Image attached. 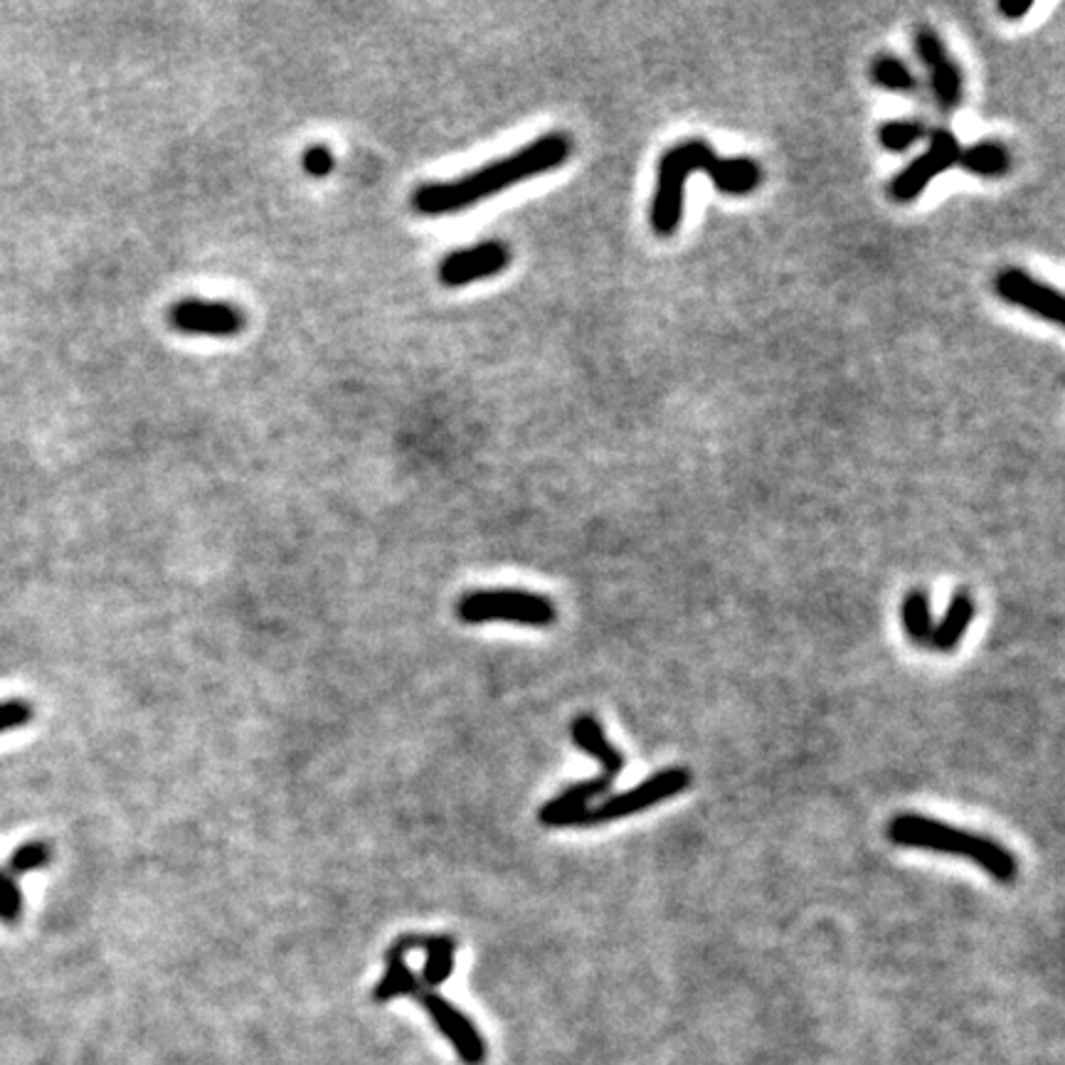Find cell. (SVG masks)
<instances>
[{
    "instance_id": "6da1fadb",
    "label": "cell",
    "mask_w": 1065,
    "mask_h": 1065,
    "mask_svg": "<svg viewBox=\"0 0 1065 1065\" xmlns=\"http://www.w3.org/2000/svg\"><path fill=\"white\" fill-rule=\"evenodd\" d=\"M570 153H573L570 136L563 131H551V134L537 136L531 144L509 153V156L487 163L484 168L461 175V178L420 185L412 193V207L414 213L424 217L467 211V207L487 201L491 195H499L513 188V185L535 178V175L560 168L570 158Z\"/></svg>"
},
{
    "instance_id": "7a4b0ae2",
    "label": "cell",
    "mask_w": 1065,
    "mask_h": 1065,
    "mask_svg": "<svg viewBox=\"0 0 1065 1065\" xmlns=\"http://www.w3.org/2000/svg\"><path fill=\"white\" fill-rule=\"evenodd\" d=\"M703 171L723 195H750L762 183V166L748 156L726 158L700 139L668 149L656 168V191L649 205V225L658 237H672L684 219V188L690 173Z\"/></svg>"
},
{
    "instance_id": "3957f363",
    "label": "cell",
    "mask_w": 1065,
    "mask_h": 1065,
    "mask_svg": "<svg viewBox=\"0 0 1065 1065\" xmlns=\"http://www.w3.org/2000/svg\"><path fill=\"white\" fill-rule=\"evenodd\" d=\"M888 837H891V841L898 843V847L925 849L970 859L999 883H1012L1018 873L1016 856L999 841L980 837V833L972 831H962L930 817L900 815L891 821V827H888Z\"/></svg>"
},
{
    "instance_id": "277c9868",
    "label": "cell",
    "mask_w": 1065,
    "mask_h": 1065,
    "mask_svg": "<svg viewBox=\"0 0 1065 1065\" xmlns=\"http://www.w3.org/2000/svg\"><path fill=\"white\" fill-rule=\"evenodd\" d=\"M690 785V772L686 767H664L656 775L646 777L644 782L627 789V792L612 795L610 799L600 801V805H592L587 809L577 811L575 817H570L565 829H582V827H600V823H610L624 817L642 815V811L652 809L662 801L672 799L680 792H686Z\"/></svg>"
},
{
    "instance_id": "5b68a950",
    "label": "cell",
    "mask_w": 1065,
    "mask_h": 1065,
    "mask_svg": "<svg viewBox=\"0 0 1065 1065\" xmlns=\"http://www.w3.org/2000/svg\"><path fill=\"white\" fill-rule=\"evenodd\" d=\"M459 619L467 624L515 622L525 627H551L555 605L543 595L525 590H479L459 600Z\"/></svg>"
},
{
    "instance_id": "8992f818",
    "label": "cell",
    "mask_w": 1065,
    "mask_h": 1065,
    "mask_svg": "<svg viewBox=\"0 0 1065 1065\" xmlns=\"http://www.w3.org/2000/svg\"><path fill=\"white\" fill-rule=\"evenodd\" d=\"M928 139H930L928 149L922 151L913 163H908V166L891 181V185H888V193H891L893 201L900 205L918 201L920 193L925 191L940 173L958 166L962 146H960V139L954 136L950 129L944 126L932 129Z\"/></svg>"
},
{
    "instance_id": "52a82bcc",
    "label": "cell",
    "mask_w": 1065,
    "mask_h": 1065,
    "mask_svg": "<svg viewBox=\"0 0 1065 1065\" xmlns=\"http://www.w3.org/2000/svg\"><path fill=\"white\" fill-rule=\"evenodd\" d=\"M915 52L922 62V68L930 74L932 96L940 106V112H954L962 104L964 80L960 64L952 60V54L944 48L942 38L935 28L920 25L915 30Z\"/></svg>"
},
{
    "instance_id": "ba28073f",
    "label": "cell",
    "mask_w": 1065,
    "mask_h": 1065,
    "mask_svg": "<svg viewBox=\"0 0 1065 1065\" xmlns=\"http://www.w3.org/2000/svg\"><path fill=\"white\" fill-rule=\"evenodd\" d=\"M994 291L999 299H1004L1006 304L1018 306V309L1034 314L1048 324L1063 326V294L1056 287H1051V284L1034 279L1028 272L1018 267L1002 269L994 279Z\"/></svg>"
},
{
    "instance_id": "9c48e42d",
    "label": "cell",
    "mask_w": 1065,
    "mask_h": 1065,
    "mask_svg": "<svg viewBox=\"0 0 1065 1065\" xmlns=\"http://www.w3.org/2000/svg\"><path fill=\"white\" fill-rule=\"evenodd\" d=\"M414 999L430 1014L439 1034L452 1043L461 1061L467 1065H481L487 1061V1043L467 1014H461L444 996H439L434 990H424V986L414 994Z\"/></svg>"
},
{
    "instance_id": "30bf717a",
    "label": "cell",
    "mask_w": 1065,
    "mask_h": 1065,
    "mask_svg": "<svg viewBox=\"0 0 1065 1065\" xmlns=\"http://www.w3.org/2000/svg\"><path fill=\"white\" fill-rule=\"evenodd\" d=\"M168 324L188 336L229 338L245 328V314L233 304L185 299L171 306Z\"/></svg>"
},
{
    "instance_id": "8fae6325",
    "label": "cell",
    "mask_w": 1065,
    "mask_h": 1065,
    "mask_svg": "<svg viewBox=\"0 0 1065 1065\" xmlns=\"http://www.w3.org/2000/svg\"><path fill=\"white\" fill-rule=\"evenodd\" d=\"M509 247L499 243V239H489V243H479L474 247L457 249L452 255H447L442 265H439V281L449 289L467 287V284L496 277V274L509 267Z\"/></svg>"
},
{
    "instance_id": "7c38bea8",
    "label": "cell",
    "mask_w": 1065,
    "mask_h": 1065,
    "mask_svg": "<svg viewBox=\"0 0 1065 1065\" xmlns=\"http://www.w3.org/2000/svg\"><path fill=\"white\" fill-rule=\"evenodd\" d=\"M570 738H573V743L582 752L590 755L592 760H597L602 765V775L612 779V782H617V777L624 770V755L607 740L605 728L600 726L597 718L592 716L575 718L573 726H570Z\"/></svg>"
},
{
    "instance_id": "4fadbf2b",
    "label": "cell",
    "mask_w": 1065,
    "mask_h": 1065,
    "mask_svg": "<svg viewBox=\"0 0 1065 1065\" xmlns=\"http://www.w3.org/2000/svg\"><path fill=\"white\" fill-rule=\"evenodd\" d=\"M974 612H976L974 600L967 595V592H958L948 605L944 617L935 624V629H932V636H930L932 649L952 652L954 646L962 642L964 632L970 629Z\"/></svg>"
},
{
    "instance_id": "5bb4252c",
    "label": "cell",
    "mask_w": 1065,
    "mask_h": 1065,
    "mask_svg": "<svg viewBox=\"0 0 1065 1065\" xmlns=\"http://www.w3.org/2000/svg\"><path fill=\"white\" fill-rule=\"evenodd\" d=\"M958 166L980 175V178H1002L1004 173L1012 171V153L999 141L984 139L960 151Z\"/></svg>"
},
{
    "instance_id": "9a60e30c",
    "label": "cell",
    "mask_w": 1065,
    "mask_h": 1065,
    "mask_svg": "<svg viewBox=\"0 0 1065 1065\" xmlns=\"http://www.w3.org/2000/svg\"><path fill=\"white\" fill-rule=\"evenodd\" d=\"M386 974H382V980L376 984V990H372V999H376L378 1004H388L400 996H414L422 990L420 976L408 967L405 954L390 948L386 954Z\"/></svg>"
},
{
    "instance_id": "2e32d148",
    "label": "cell",
    "mask_w": 1065,
    "mask_h": 1065,
    "mask_svg": "<svg viewBox=\"0 0 1065 1065\" xmlns=\"http://www.w3.org/2000/svg\"><path fill=\"white\" fill-rule=\"evenodd\" d=\"M420 950H424V970L420 974V982L430 990V986L444 984L449 976L454 972V954H457V942L449 935H422Z\"/></svg>"
},
{
    "instance_id": "e0dca14e",
    "label": "cell",
    "mask_w": 1065,
    "mask_h": 1065,
    "mask_svg": "<svg viewBox=\"0 0 1065 1065\" xmlns=\"http://www.w3.org/2000/svg\"><path fill=\"white\" fill-rule=\"evenodd\" d=\"M871 76L881 90L895 94H913L920 86L915 72L898 54H878L871 64Z\"/></svg>"
},
{
    "instance_id": "ac0fdd59",
    "label": "cell",
    "mask_w": 1065,
    "mask_h": 1065,
    "mask_svg": "<svg viewBox=\"0 0 1065 1065\" xmlns=\"http://www.w3.org/2000/svg\"><path fill=\"white\" fill-rule=\"evenodd\" d=\"M900 619H903V629H905L910 639H913L915 644H922V646L930 644V636H932V629H935V624H932L930 597L925 595V592H922V590L908 592L903 605H900Z\"/></svg>"
},
{
    "instance_id": "d6986e66",
    "label": "cell",
    "mask_w": 1065,
    "mask_h": 1065,
    "mask_svg": "<svg viewBox=\"0 0 1065 1065\" xmlns=\"http://www.w3.org/2000/svg\"><path fill=\"white\" fill-rule=\"evenodd\" d=\"M928 134L930 129L925 122H920L915 116H903V119H893V122H885L881 129H878V141H881V146L885 151L905 153Z\"/></svg>"
},
{
    "instance_id": "ffe728a7",
    "label": "cell",
    "mask_w": 1065,
    "mask_h": 1065,
    "mask_svg": "<svg viewBox=\"0 0 1065 1065\" xmlns=\"http://www.w3.org/2000/svg\"><path fill=\"white\" fill-rule=\"evenodd\" d=\"M52 861V847L48 841H28L18 847L8 861V873L18 878L30 871H40Z\"/></svg>"
},
{
    "instance_id": "44dd1931",
    "label": "cell",
    "mask_w": 1065,
    "mask_h": 1065,
    "mask_svg": "<svg viewBox=\"0 0 1065 1065\" xmlns=\"http://www.w3.org/2000/svg\"><path fill=\"white\" fill-rule=\"evenodd\" d=\"M20 915H23V893L13 875L0 871V920L16 922Z\"/></svg>"
},
{
    "instance_id": "7402d4cb",
    "label": "cell",
    "mask_w": 1065,
    "mask_h": 1065,
    "mask_svg": "<svg viewBox=\"0 0 1065 1065\" xmlns=\"http://www.w3.org/2000/svg\"><path fill=\"white\" fill-rule=\"evenodd\" d=\"M32 720V706L28 700H0V733L23 728Z\"/></svg>"
},
{
    "instance_id": "603a6c76",
    "label": "cell",
    "mask_w": 1065,
    "mask_h": 1065,
    "mask_svg": "<svg viewBox=\"0 0 1065 1065\" xmlns=\"http://www.w3.org/2000/svg\"><path fill=\"white\" fill-rule=\"evenodd\" d=\"M336 166V161L331 156V151H328L326 146H311L309 151L304 153V168L309 175H314V178H324V175H328L334 171Z\"/></svg>"
},
{
    "instance_id": "cb8c5ba5",
    "label": "cell",
    "mask_w": 1065,
    "mask_h": 1065,
    "mask_svg": "<svg viewBox=\"0 0 1065 1065\" xmlns=\"http://www.w3.org/2000/svg\"><path fill=\"white\" fill-rule=\"evenodd\" d=\"M1031 10H1034V3H1031V0H1002V3H999V13H1002L1006 20H1021L1024 16H1028Z\"/></svg>"
}]
</instances>
